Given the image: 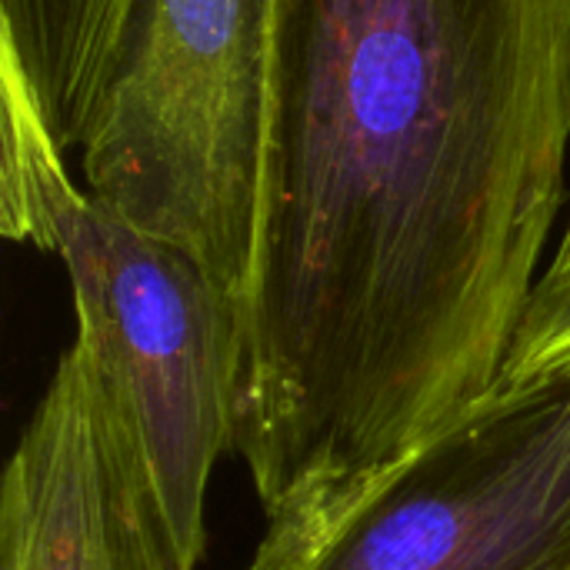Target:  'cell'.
I'll return each instance as SVG.
<instances>
[{"instance_id": "1", "label": "cell", "mask_w": 570, "mask_h": 570, "mask_svg": "<svg viewBox=\"0 0 570 570\" xmlns=\"http://www.w3.org/2000/svg\"><path fill=\"white\" fill-rule=\"evenodd\" d=\"M234 451L291 538L504 374L570 154V0H271Z\"/></svg>"}, {"instance_id": "4", "label": "cell", "mask_w": 570, "mask_h": 570, "mask_svg": "<svg viewBox=\"0 0 570 570\" xmlns=\"http://www.w3.org/2000/svg\"><path fill=\"white\" fill-rule=\"evenodd\" d=\"M247 570H570V367L498 381Z\"/></svg>"}, {"instance_id": "5", "label": "cell", "mask_w": 570, "mask_h": 570, "mask_svg": "<svg viewBox=\"0 0 570 570\" xmlns=\"http://www.w3.org/2000/svg\"><path fill=\"white\" fill-rule=\"evenodd\" d=\"M0 570H197L117 391L77 337L3 471Z\"/></svg>"}, {"instance_id": "8", "label": "cell", "mask_w": 570, "mask_h": 570, "mask_svg": "<svg viewBox=\"0 0 570 570\" xmlns=\"http://www.w3.org/2000/svg\"><path fill=\"white\" fill-rule=\"evenodd\" d=\"M548 267H570V220L564 237H561V247H558V254H554V261Z\"/></svg>"}, {"instance_id": "3", "label": "cell", "mask_w": 570, "mask_h": 570, "mask_svg": "<svg viewBox=\"0 0 570 570\" xmlns=\"http://www.w3.org/2000/svg\"><path fill=\"white\" fill-rule=\"evenodd\" d=\"M271 0H144L80 147L83 187L240 304L261 197Z\"/></svg>"}, {"instance_id": "2", "label": "cell", "mask_w": 570, "mask_h": 570, "mask_svg": "<svg viewBox=\"0 0 570 570\" xmlns=\"http://www.w3.org/2000/svg\"><path fill=\"white\" fill-rule=\"evenodd\" d=\"M0 230L57 254L90 347L117 391L184 554L207 551V488L234 451L240 304L190 254L80 187L17 67L0 50Z\"/></svg>"}, {"instance_id": "6", "label": "cell", "mask_w": 570, "mask_h": 570, "mask_svg": "<svg viewBox=\"0 0 570 570\" xmlns=\"http://www.w3.org/2000/svg\"><path fill=\"white\" fill-rule=\"evenodd\" d=\"M140 3L0 0V50L17 60L40 117L63 150L83 147Z\"/></svg>"}, {"instance_id": "7", "label": "cell", "mask_w": 570, "mask_h": 570, "mask_svg": "<svg viewBox=\"0 0 570 570\" xmlns=\"http://www.w3.org/2000/svg\"><path fill=\"white\" fill-rule=\"evenodd\" d=\"M570 367V267H544L501 381Z\"/></svg>"}]
</instances>
